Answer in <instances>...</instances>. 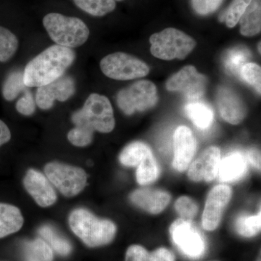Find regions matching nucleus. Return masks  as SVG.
I'll return each mask as SVG.
<instances>
[{"mask_svg": "<svg viewBox=\"0 0 261 261\" xmlns=\"http://www.w3.org/2000/svg\"><path fill=\"white\" fill-rule=\"evenodd\" d=\"M74 51L63 46H51L29 62L23 72L25 85L39 87L54 82L64 75L75 61Z\"/></svg>", "mask_w": 261, "mask_h": 261, "instance_id": "obj_1", "label": "nucleus"}, {"mask_svg": "<svg viewBox=\"0 0 261 261\" xmlns=\"http://www.w3.org/2000/svg\"><path fill=\"white\" fill-rule=\"evenodd\" d=\"M69 225L73 232L90 247L107 245L112 242L116 233V225L112 221L98 219L83 208L70 214Z\"/></svg>", "mask_w": 261, "mask_h": 261, "instance_id": "obj_2", "label": "nucleus"}, {"mask_svg": "<svg viewBox=\"0 0 261 261\" xmlns=\"http://www.w3.org/2000/svg\"><path fill=\"white\" fill-rule=\"evenodd\" d=\"M43 25L49 37L58 45L73 48L87 42L89 30L83 20L60 13H49L43 18Z\"/></svg>", "mask_w": 261, "mask_h": 261, "instance_id": "obj_3", "label": "nucleus"}, {"mask_svg": "<svg viewBox=\"0 0 261 261\" xmlns=\"http://www.w3.org/2000/svg\"><path fill=\"white\" fill-rule=\"evenodd\" d=\"M72 121L76 126L109 133L115 127V118L111 103L106 96L92 94L83 108L73 113Z\"/></svg>", "mask_w": 261, "mask_h": 261, "instance_id": "obj_4", "label": "nucleus"}, {"mask_svg": "<svg viewBox=\"0 0 261 261\" xmlns=\"http://www.w3.org/2000/svg\"><path fill=\"white\" fill-rule=\"evenodd\" d=\"M149 42L152 56L164 61L185 59L196 46L195 39L174 28L152 34Z\"/></svg>", "mask_w": 261, "mask_h": 261, "instance_id": "obj_5", "label": "nucleus"}, {"mask_svg": "<svg viewBox=\"0 0 261 261\" xmlns=\"http://www.w3.org/2000/svg\"><path fill=\"white\" fill-rule=\"evenodd\" d=\"M44 172L51 185L65 197L79 195L87 185V173L80 167L53 162L46 165Z\"/></svg>", "mask_w": 261, "mask_h": 261, "instance_id": "obj_6", "label": "nucleus"}, {"mask_svg": "<svg viewBox=\"0 0 261 261\" xmlns=\"http://www.w3.org/2000/svg\"><path fill=\"white\" fill-rule=\"evenodd\" d=\"M157 88L152 82L142 80L122 89L117 95L118 107L125 114L142 112L152 108L158 102Z\"/></svg>", "mask_w": 261, "mask_h": 261, "instance_id": "obj_7", "label": "nucleus"}, {"mask_svg": "<svg viewBox=\"0 0 261 261\" xmlns=\"http://www.w3.org/2000/svg\"><path fill=\"white\" fill-rule=\"evenodd\" d=\"M100 68L106 76L120 81L142 78L149 72L148 65L145 62L123 53L105 57L100 62Z\"/></svg>", "mask_w": 261, "mask_h": 261, "instance_id": "obj_8", "label": "nucleus"}, {"mask_svg": "<svg viewBox=\"0 0 261 261\" xmlns=\"http://www.w3.org/2000/svg\"><path fill=\"white\" fill-rule=\"evenodd\" d=\"M173 243L186 256L199 258L205 254L206 243L203 234L189 220L180 219L170 228Z\"/></svg>", "mask_w": 261, "mask_h": 261, "instance_id": "obj_9", "label": "nucleus"}, {"mask_svg": "<svg viewBox=\"0 0 261 261\" xmlns=\"http://www.w3.org/2000/svg\"><path fill=\"white\" fill-rule=\"evenodd\" d=\"M207 86V78L197 72L195 67L187 65L173 74L166 83L171 92L185 94L190 100L199 99L203 96Z\"/></svg>", "mask_w": 261, "mask_h": 261, "instance_id": "obj_10", "label": "nucleus"}, {"mask_svg": "<svg viewBox=\"0 0 261 261\" xmlns=\"http://www.w3.org/2000/svg\"><path fill=\"white\" fill-rule=\"evenodd\" d=\"M231 197V190L227 185H218L211 190L202 214V224L205 230L214 231L219 226Z\"/></svg>", "mask_w": 261, "mask_h": 261, "instance_id": "obj_11", "label": "nucleus"}, {"mask_svg": "<svg viewBox=\"0 0 261 261\" xmlns=\"http://www.w3.org/2000/svg\"><path fill=\"white\" fill-rule=\"evenodd\" d=\"M74 80L68 75L61 76L51 83L38 87L35 101L38 107L42 110H49L53 107L55 101L65 102L74 94Z\"/></svg>", "mask_w": 261, "mask_h": 261, "instance_id": "obj_12", "label": "nucleus"}, {"mask_svg": "<svg viewBox=\"0 0 261 261\" xmlns=\"http://www.w3.org/2000/svg\"><path fill=\"white\" fill-rule=\"evenodd\" d=\"M174 159L173 166L182 172L190 166L197 149V142L192 130L185 126H178L173 135Z\"/></svg>", "mask_w": 261, "mask_h": 261, "instance_id": "obj_13", "label": "nucleus"}, {"mask_svg": "<svg viewBox=\"0 0 261 261\" xmlns=\"http://www.w3.org/2000/svg\"><path fill=\"white\" fill-rule=\"evenodd\" d=\"M221 161V151L216 147L204 150L190 165L188 176L192 181H213L216 178Z\"/></svg>", "mask_w": 261, "mask_h": 261, "instance_id": "obj_14", "label": "nucleus"}, {"mask_svg": "<svg viewBox=\"0 0 261 261\" xmlns=\"http://www.w3.org/2000/svg\"><path fill=\"white\" fill-rule=\"evenodd\" d=\"M23 185L29 195L41 207H49L56 202V192L50 181L42 173L29 170L24 177Z\"/></svg>", "mask_w": 261, "mask_h": 261, "instance_id": "obj_15", "label": "nucleus"}, {"mask_svg": "<svg viewBox=\"0 0 261 261\" xmlns=\"http://www.w3.org/2000/svg\"><path fill=\"white\" fill-rule=\"evenodd\" d=\"M216 101L220 114L228 123L239 124L246 116V106L233 89L226 87H220Z\"/></svg>", "mask_w": 261, "mask_h": 261, "instance_id": "obj_16", "label": "nucleus"}, {"mask_svg": "<svg viewBox=\"0 0 261 261\" xmlns=\"http://www.w3.org/2000/svg\"><path fill=\"white\" fill-rule=\"evenodd\" d=\"M130 200L135 205L149 214H159L167 207L171 196L163 190L143 188L132 193Z\"/></svg>", "mask_w": 261, "mask_h": 261, "instance_id": "obj_17", "label": "nucleus"}, {"mask_svg": "<svg viewBox=\"0 0 261 261\" xmlns=\"http://www.w3.org/2000/svg\"><path fill=\"white\" fill-rule=\"evenodd\" d=\"M246 172V159L243 154L236 152L221 160L217 176L220 181L231 182L240 179Z\"/></svg>", "mask_w": 261, "mask_h": 261, "instance_id": "obj_18", "label": "nucleus"}, {"mask_svg": "<svg viewBox=\"0 0 261 261\" xmlns=\"http://www.w3.org/2000/svg\"><path fill=\"white\" fill-rule=\"evenodd\" d=\"M23 225V217L18 207L0 202V238L18 231Z\"/></svg>", "mask_w": 261, "mask_h": 261, "instance_id": "obj_19", "label": "nucleus"}, {"mask_svg": "<svg viewBox=\"0 0 261 261\" xmlns=\"http://www.w3.org/2000/svg\"><path fill=\"white\" fill-rule=\"evenodd\" d=\"M187 116L200 130L210 128L214 122V111L210 106L199 99L190 100L185 107Z\"/></svg>", "mask_w": 261, "mask_h": 261, "instance_id": "obj_20", "label": "nucleus"}, {"mask_svg": "<svg viewBox=\"0 0 261 261\" xmlns=\"http://www.w3.org/2000/svg\"><path fill=\"white\" fill-rule=\"evenodd\" d=\"M240 33L245 37H252L261 30V0H252L240 19Z\"/></svg>", "mask_w": 261, "mask_h": 261, "instance_id": "obj_21", "label": "nucleus"}, {"mask_svg": "<svg viewBox=\"0 0 261 261\" xmlns=\"http://www.w3.org/2000/svg\"><path fill=\"white\" fill-rule=\"evenodd\" d=\"M126 261H176V257L171 250L161 247L149 252L140 245H132L126 254Z\"/></svg>", "mask_w": 261, "mask_h": 261, "instance_id": "obj_22", "label": "nucleus"}, {"mask_svg": "<svg viewBox=\"0 0 261 261\" xmlns=\"http://www.w3.org/2000/svg\"><path fill=\"white\" fill-rule=\"evenodd\" d=\"M151 154H152V151L146 144L141 142H132L120 154V162L126 166H137Z\"/></svg>", "mask_w": 261, "mask_h": 261, "instance_id": "obj_23", "label": "nucleus"}, {"mask_svg": "<svg viewBox=\"0 0 261 261\" xmlns=\"http://www.w3.org/2000/svg\"><path fill=\"white\" fill-rule=\"evenodd\" d=\"M25 261H53V249L41 239L28 242L24 245Z\"/></svg>", "mask_w": 261, "mask_h": 261, "instance_id": "obj_24", "label": "nucleus"}, {"mask_svg": "<svg viewBox=\"0 0 261 261\" xmlns=\"http://www.w3.org/2000/svg\"><path fill=\"white\" fill-rule=\"evenodd\" d=\"M38 232L57 253L65 256L71 252L72 247L69 242L61 236L51 226H43Z\"/></svg>", "mask_w": 261, "mask_h": 261, "instance_id": "obj_25", "label": "nucleus"}, {"mask_svg": "<svg viewBox=\"0 0 261 261\" xmlns=\"http://www.w3.org/2000/svg\"><path fill=\"white\" fill-rule=\"evenodd\" d=\"M251 54L245 47H233L226 51L224 58L225 68L229 73L238 75L240 70L250 59Z\"/></svg>", "mask_w": 261, "mask_h": 261, "instance_id": "obj_26", "label": "nucleus"}, {"mask_svg": "<svg viewBox=\"0 0 261 261\" xmlns=\"http://www.w3.org/2000/svg\"><path fill=\"white\" fill-rule=\"evenodd\" d=\"M81 10L91 15L102 17L111 13L116 8L115 0H73Z\"/></svg>", "mask_w": 261, "mask_h": 261, "instance_id": "obj_27", "label": "nucleus"}, {"mask_svg": "<svg viewBox=\"0 0 261 261\" xmlns=\"http://www.w3.org/2000/svg\"><path fill=\"white\" fill-rule=\"evenodd\" d=\"M260 212L255 216L242 215L235 221L237 232L245 238H252L260 231Z\"/></svg>", "mask_w": 261, "mask_h": 261, "instance_id": "obj_28", "label": "nucleus"}, {"mask_svg": "<svg viewBox=\"0 0 261 261\" xmlns=\"http://www.w3.org/2000/svg\"><path fill=\"white\" fill-rule=\"evenodd\" d=\"M159 166L153 154H151L138 166L136 176L137 182L141 185H147L159 178Z\"/></svg>", "mask_w": 261, "mask_h": 261, "instance_id": "obj_29", "label": "nucleus"}, {"mask_svg": "<svg viewBox=\"0 0 261 261\" xmlns=\"http://www.w3.org/2000/svg\"><path fill=\"white\" fill-rule=\"evenodd\" d=\"M27 86L23 80V73L20 70H14L7 76L3 87V94L5 99L12 101L23 92Z\"/></svg>", "mask_w": 261, "mask_h": 261, "instance_id": "obj_30", "label": "nucleus"}, {"mask_svg": "<svg viewBox=\"0 0 261 261\" xmlns=\"http://www.w3.org/2000/svg\"><path fill=\"white\" fill-rule=\"evenodd\" d=\"M18 47L16 36L0 25V62H7L13 58Z\"/></svg>", "mask_w": 261, "mask_h": 261, "instance_id": "obj_31", "label": "nucleus"}, {"mask_svg": "<svg viewBox=\"0 0 261 261\" xmlns=\"http://www.w3.org/2000/svg\"><path fill=\"white\" fill-rule=\"evenodd\" d=\"M251 2L252 0H233L226 12L221 15V20L225 21L228 28H233L240 21Z\"/></svg>", "mask_w": 261, "mask_h": 261, "instance_id": "obj_32", "label": "nucleus"}, {"mask_svg": "<svg viewBox=\"0 0 261 261\" xmlns=\"http://www.w3.org/2000/svg\"><path fill=\"white\" fill-rule=\"evenodd\" d=\"M239 75L242 80L253 87L257 93L260 94L261 69L260 65L254 63H247L242 67Z\"/></svg>", "mask_w": 261, "mask_h": 261, "instance_id": "obj_33", "label": "nucleus"}, {"mask_svg": "<svg viewBox=\"0 0 261 261\" xmlns=\"http://www.w3.org/2000/svg\"><path fill=\"white\" fill-rule=\"evenodd\" d=\"M94 130L86 127L75 126L70 130L68 139L72 145L77 147H86L93 140Z\"/></svg>", "mask_w": 261, "mask_h": 261, "instance_id": "obj_34", "label": "nucleus"}, {"mask_svg": "<svg viewBox=\"0 0 261 261\" xmlns=\"http://www.w3.org/2000/svg\"><path fill=\"white\" fill-rule=\"evenodd\" d=\"M175 208L182 219L190 220L195 218L198 212V206L197 203L190 197H179L175 203Z\"/></svg>", "mask_w": 261, "mask_h": 261, "instance_id": "obj_35", "label": "nucleus"}, {"mask_svg": "<svg viewBox=\"0 0 261 261\" xmlns=\"http://www.w3.org/2000/svg\"><path fill=\"white\" fill-rule=\"evenodd\" d=\"M224 0H191L192 6L195 13L207 15L219 9Z\"/></svg>", "mask_w": 261, "mask_h": 261, "instance_id": "obj_36", "label": "nucleus"}, {"mask_svg": "<svg viewBox=\"0 0 261 261\" xmlns=\"http://www.w3.org/2000/svg\"><path fill=\"white\" fill-rule=\"evenodd\" d=\"M35 101L32 94L28 90L25 91L23 97L17 102V111L23 116H31L35 111Z\"/></svg>", "mask_w": 261, "mask_h": 261, "instance_id": "obj_37", "label": "nucleus"}, {"mask_svg": "<svg viewBox=\"0 0 261 261\" xmlns=\"http://www.w3.org/2000/svg\"><path fill=\"white\" fill-rule=\"evenodd\" d=\"M247 160L252 163L254 167L260 169V152L256 148H251L247 152Z\"/></svg>", "mask_w": 261, "mask_h": 261, "instance_id": "obj_38", "label": "nucleus"}, {"mask_svg": "<svg viewBox=\"0 0 261 261\" xmlns=\"http://www.w3.org/2000/svg\"><path fill=\"white\" fill-rule=\"evenodd\" d=\"M11 139V132L6 124L0 120V147L8 143Z\"/></svg>", "mask_w": 261, "mask_h": 261, "instance_id": "obj_39", "label": "nucleus"}, {"mask_svg": "<svg viewBox=\"0 0 261 261\" xmlns=\"http://www.w3.org/2000/svg\"><path fill=\"white\" fill-rule=\"evenodd\" d=\"M257 261H260V259L259 258L258 260H257Z\"/></svg>", "mask_w": 261, "mask_h": 261, "instance_id": "obj_40", "label": "nucleus"}, {"mask_svg": "<svg viewBox=\"0 0 261 261\" xmlns=\"http://www.w3.org/2000/svg\"><path fill=\"white\" fill-rule=\"evenodd\" d=\"M117 1H122V0H117Z\"/></svg>", "mask_w": 261, "mask_h": 261, "instance_id": "obj_41", "label": "nucleus"}]
</instances>
